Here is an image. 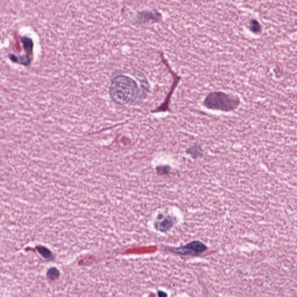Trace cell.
Segmentation results:
<instances>
[{
  "mask_svg": "<svg viewBox=\"0 0 297 297\" xmlns=\"http://www.w3.org/2000/svg\"><path fill=\"white\" fill-rule=\"evenodd\" d=\"M109 95L119 105H129L137 102L142 97V91L136 80L125 75L115 76L111 80Z\"/></svg>",
  "mask_w": 297,
  "mask_h": 297,
  "instance_id": "obj_1",
  "label": "cell"
},
{
  "mask_svg": "<svg viewBox=\"0 0 297 297\" xmlns=\"http://www.w3.org/2000/svg\"><path fill=\"white\" fill-rule=\"evenodd\" d=\"M240 101L236 96L222 92H212L205 100V105L210 109L231 111L236 109Z\"/></svg>",
  "mask_w": 297,
  "mask_h": 297,
  "instance_id": "obj_2",
  "label": "cell"
},
{
  "mask_svg": "<svg viewBox=\"0 0 297 297\" xmlns=\"http://www.w3.org/2000/svg\"><path fill=\"white\" fill-rule=\"evenodd\" d=\"M206 249V246L202 243L196 241L192 242L186 246L176 249L175 252L182 255L198 256L205 252Z\"/></svg>",
  "mask_w": 297,
  "mask_h": 297,
  "instance_id": "obj_3",
  "label": "cell"
},
{
  "mask_svg": "<svg viewBox=\"0 0 297 297\" xmlns=\"http://www.w3.org/2000/svg\"><path fill=\"white\" fill-rule=\"evenodd\" d=\"M160 230L161 231H166L171 228L172 225V219L170 218H166L163 219V221L160 223Z\"/></svg>",
  "mask_w": 297,
  "mask_h": 297,
  "instance_id": "obj_4",
  "label": "cell"
},
{
  "mask_svg": "<svg viewBox=\"0 0 297 297\" xmlns=\"http://www.w3.org/2000/svg\"><path fill=\"white\" fill-rule=\"evenodd\" d=\"M60 273L55 268H51L47 272V276L50 279L54 280L59 277Z\"/></svg>",
  "mask_w": 297,
  "mask_h": 297,
  "instance_id": "obj_5",
  "label": "cell"
},
{
  "mask_svg": "<svg viewBox=\"0 0 297 297\" xmlns=\"http://www.w3.org/2000/svg\"><path fill=\"white\" fill-rule=\"evenodd\" d=\"M39 252L41 255L44 257L45 258H48L51 257V253H50L49 251L45 248H41L39 250Z\"/></svg>",
  "mask_w": 297,
  "mask_h": 297,
  "instance_id": "obj_6",
  "label": "cell"
}]
</instances>
